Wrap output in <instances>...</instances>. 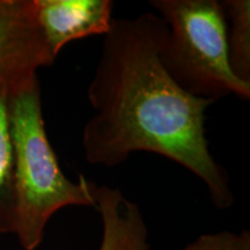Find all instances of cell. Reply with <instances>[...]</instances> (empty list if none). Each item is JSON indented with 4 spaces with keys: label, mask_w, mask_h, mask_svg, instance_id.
I'll return each mask as SVG.
<instances>
[{
    "label": "cell",
    "mask_w": 250,
    "mask_h": 250,
    "mask_svg": "<svg viewBox=\"0 0 250 250\" xmlns=\"http://www.w3.org/2000/svg\"><path fill=\"white\" fill-rule=\"evenodd\" d=\"M167 24L158 14L114 19L87 87L93 114L83 130L86 161L116 167L148 152L182 166L204 183L219 210L234 204L228 173L206 138L205 112L214 101L175 83L161 62Z\"/></svg>",
    "instance_id": "1"
},
{
    "label": "cell",
    "mask_w": 250,
    "mask_h": 250,
    "mask_svg": "<svg viewBox=\"0 0 250 250\" xmlns=\"http://www.w3.org/2000/svg\"><path fill=\"white\" fill-rule=\"evenodd\" d=\"M7 103L14 158L13 234L23 250H36L58 211L95 206L96 184L83 175L73 181L62 170L46 134L39 76L9 89Z\"/></svg>",
    "instance_id": "2"
},
{
    "label": "cell",
    "mask_w": 250,
    "mask_h": 250,
    "mask_svg": "<svg viewBox=\"0 0 250 250\" xmlns=\"http://www.w3.org/2000/svg\"><path fill=\"white\" fill-rule=\"evenodd\" d=\"M167 24L160 57L175 83L197 98L250 99V83L233 73L227 20L218 0H151Z\"/></svg>",
    "instance_id": "3"
},
{
    "label": "cell",
    "mask_w": 250,
    "mask_h": 250,
    "mask_svg": "<svg viewBox=\"0 0 250 250\" xmlns=\"http://www.w3.org/2000/svg\"><path fill=\"white\" fill-rule=\"evenodd\" d=\"M54 62L37 23L35 0H0V88H14Z\"/></svg>",
    "instance_id": "4"
},
{
    "label": "cell",
    "mask_w": 250,
    "mask_h": 250,
    "mask_svg": "<svg viewBox=\"0 0 250 250\" xmlns=\"http://www.w3.org/2000/svg\"><path fill=\"white\" fill-rule=\"evenodd\" d=\"M36 19L52 57L73 41L110 30L111 0H35Z\"/></svg>",
    "instance_id": "5"
},
{
    "label": "cell",
    "mask_w": 250,
    "mask_h": 250,
    "mask_svg": "<svg viewBox=\"0 0 250 250\" xmlns=\"http://www.w3.org/2000/svg\"><path fill=\"white\" fill-rule=\"evenodd\" d=\"M94 199L102 223L99 250H151L147 224L136 202L109 186H95Z\"/></svg>",
    "instance_id": "6"
},
{
    "label": "cell",
    "mask_w": 250,
    "mask_h": 250,
    "mask_svg": "<svg viewBox=\"0 0 250 250\" xmlns=\"http://www.w3.org/2000/svg\"><path fill=\"white\" fill-rule=\"evenodd\" d=\"M8 88H0V236L13 234L14 158L8 118Z\"/></svg>",
    "instance_id": "7"
},
{
    "label": "cell",
    "mask_w": 250,
    "mask_h": 250,
    "mask_svg": "<svg viewBox=\"0 0 250 250\" xmlns=\"http://www.w3.org/2000/svg\"><path fill=\"white\" fill-rule=\"evenodd\" d=\"M223 4L227 23L228 58L233 73L250 83V1L225 0Z\"/></svg>",
    "instance_id": "8"
},
{
    "label": "cell",
    "mask_w": 250,
    "mask_h": 250,
    "mask_svg": "<svg viewBox=\"0 0 250 250\" xmlns=\"http://www.w3.org/2000/svg\"><path fill=\"white\" fill-rule=\"evenodd\" d=\"M181 250H250V233L242 229L202 234Z\"/></svg>",
    "instance_id": "9"
}]
</instances>
